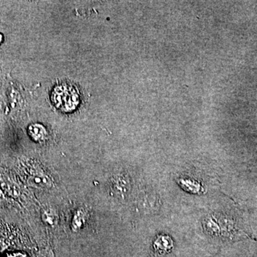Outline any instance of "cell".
<instances>
[{
    "mask_svg": "<svg viewBox=\"0 0 257 257\" xmlns=\"http://www.w3.org/2000/svg\"><path fill=\"white\" fill-rule=\"evenodd\" d=\"M51 100L57 109L63 112H73L81 102L79 89L72 84L57 85L51 94Z\"/></svg>",
    "mask_w": 257,
    "mask_h": 257,
    "instance_id": "6da1fadb",
    "label": "cell"
},
{
    "mask_svg": "<svg viewBox=\"0 0 257 257\" xmlns=\"http://www.w3.org/2000/svg\"><path fill=\"white\" fill-rule=\"evenodd\" d=\"M27 132L32 140L39 142V143L45 142L49 136L45 127L39 123L32 124L29 125Z\"/></svg>",
    "mask_w": 257,
    "mask_h": 257,
    "instance_id": "7a4b0ae2",
    "label": "cell"
},
{
    "mask_svg": "<svg viewBox=\"0 0 257 257\" xmlns=\"http://www.w3.org/2000/svg\"><path fill=\"white\" fill-rule=\"evenodd\" d=\"M172 247V241L167 236H159L154 243V248L159 255L168 253Z\"/></svg>",
    "mask_w": 257,
    "mask_h": 257,
    "instance_id": "3957f363",
    "label": "cell"
},
{
    "mask_svg": "<svg viewBox=\"0 0 257 257\" xmlns=\"http://www.w3.org/2000/svg\"><path fill=\"white\" fill-rule=\"evenodd\" d=\"M86 216H87V214L84 209H79L74 212L72 224H71V228L73 232H79L83 228L86 223Z\"/></svg>",
    "mask_w": 257,
    "mask_h": 257,
    "instance_id": "277c9868",
    "label": "cell"
},
{
    "mask_svg": "<svg viewBox=\"0 0 257 257\" xmlns=\"http://www.w3.org/2000/svg\"><path fill=\"white\" fill-rule=\"evenodd\" d=\"M29 182L34 187H37L39 188L46 189L50 187L52 185L50 179L45 174H32L29 178Z\"/></svg>",
    "mask_w": 257,
    "mask_h": 257,
    "instance_id": "5b68a950",
    "label": "cell"
},
{
    "mask_svg": "<svg viewBox=\"0 0 257 257\" xmlns=\"http://www.w3.org/2000/svg\"><path fill=\"white\" fill-rule=\"evenodd\" d=\"M42 219L46 225L55 227L58 222V216L55 210L52 209H46L42 214Z\"/></svg>",
    "mask_w": 257,
    "mask_h": 257,
    "instance_id": "8992f818",
    "label": "cell"
},
{
    "mask_svg": "<svg viewBox=\"0 0 257 257\" xmlns=\"http://www.w3.org/2000/svg\"><path fill=\"white\" fill-rule=\"evenodd\" d=\"M37 257H55V255L53 250L50 247H47L40 250Z\"/></svg>",
    "mask_w": 257,
    "mask_h": 257,
    "instance_id": "52a82bcc",
    "label": "cell"
},
{
    "mask_svg": "<svg viewBox=\"0 0 257 257\" xmlns=\"http://www.w3.org/2000/svg\"><path fill=\"white\" fill-rule=\"evenodd\" d=\"M3 41H4V37H3L2 34L0 33V45L2 44Z\"/></svg>",
    "mask_w": 257,
    "mask_h": 257,
    "instance_id": "ba28073f",
    "label": "cell"
},
{
    "mask_svg": "<svg viewBox=\"0 0 257 257\" xmlns=\"http://www.w3.org/2000/svg\"><path fill=\"white\" fill-rule=\"evenodd\" d=\"M4 196V193H3L2 190H1V187H0V199Z\"/></svg>",
    "mask_w": 257,
    "mask_h": 257,
    "instance_id": "9c48e42d",
    "label": "cell"
}]
</instances>
